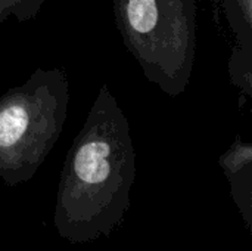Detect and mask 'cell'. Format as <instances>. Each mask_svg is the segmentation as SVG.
Here are the masks:
<instances>
[{
  "label": "cell",
  "instance_id": "5",
  "mask_svg": "<svg viewBox=\"0 0 252 251\" xmlns=\"http://www.w3.org/2000/svg\"><path fill=\"white\" fill-rule=\"evenodd\" d=\"M46 0H0V25L9 19L24 24L37 16Z\"/></svg>",
  "mask_w": 252,
  "mask_h": 251
},
{
  "label": "cell",
  "instance_id": "1",
  "mask_svg": "<svg viewBox=\"0 0 252 251\" xmlns=\"http://www.w3.org/2000/svg\"><path fill=\"white\" fill-rule=\"evenodd\" d=\"M136 179L128 120L103 84L66 154L53 226L71 244L109 238L124 222Z\"/></svg>",
  "mask_w": 252,
  "mask_h": 251
},
{
  "label": "cell",
  "instance_id": "2",
  "mask_svg": "<svg viewBox=\"0 0 252 251\" xmlns=\"http://www.w3.org/2000/svg\"><path fill=\"white\" fill-rule=\"evenodd\" d=\"M65 68H37L0 96V179L7 186L31 180L59 141L68 115Z\"/></svg>",
  "mask_w": 252,
  "mask_h": 251
},
{
  "label": "cell",
  "instance_id": "4",
  "mask_svg": "<svg viewBox=\"0 0 252 251\" xmlns=\"http://www.w3.org/2000/svg\"><path fill=\"white\" fill-rule=\"evenodd\" d=\"M230 185V197L248 232H252V148L235 142L219 160Z\"/></svg>",
  "mask_w": 252,
  "mask_h": 251
},
{
  "label": "cell",
  "instance_id": "3",
  "mask_svg": "<svg viewBox=\"0 0 252 251\" xmlns=\"http://www.w3.org/2000/svg\"><path fill=\"white\" fill-rule=\"evenodd\" d=\"M117 28L148 81L177 98L196 59L195 0H114Z\"/></svg>",
  "mask_w": 252,
  "mask_h": 251
}]
</instances>
